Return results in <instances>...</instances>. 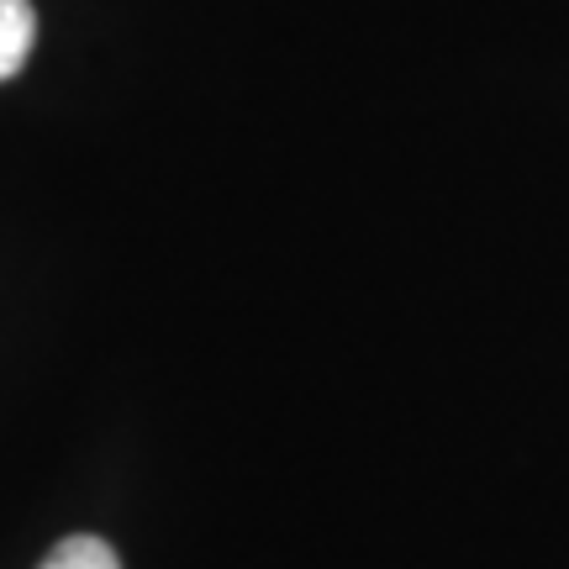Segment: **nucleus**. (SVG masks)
Segmentation results:
<instances>
[{"instance_id": "obj_1", "label": "nucleus", "mask_w": 569, "mask_h": 569, "mask_svg": "<svg viewBox=\"0 0 569 569\" xmlns=\"http://www.w3.org/2000/svg\"><path fill=\"white\" fill-rule=\"evenodd\" d=\"M32 42H38L32 0H0V84L21 74V63L32 59Z\"/></svg>"}, {"instance_id": "obj_2", "label": "nucleus", "mask_w": 569, "mask_h": 569, "mask_svg": "<svg viewBox=\"0 0 569 569\" xmlns=\"http://www.w3.org/2000/svg\"><path fill=\"white\" fill-rule=\"evenodd\" d=\"M38 569H122V559L96 532H69V538H59L53 549L42 553Z\"/></svg>"}]
</instances>
